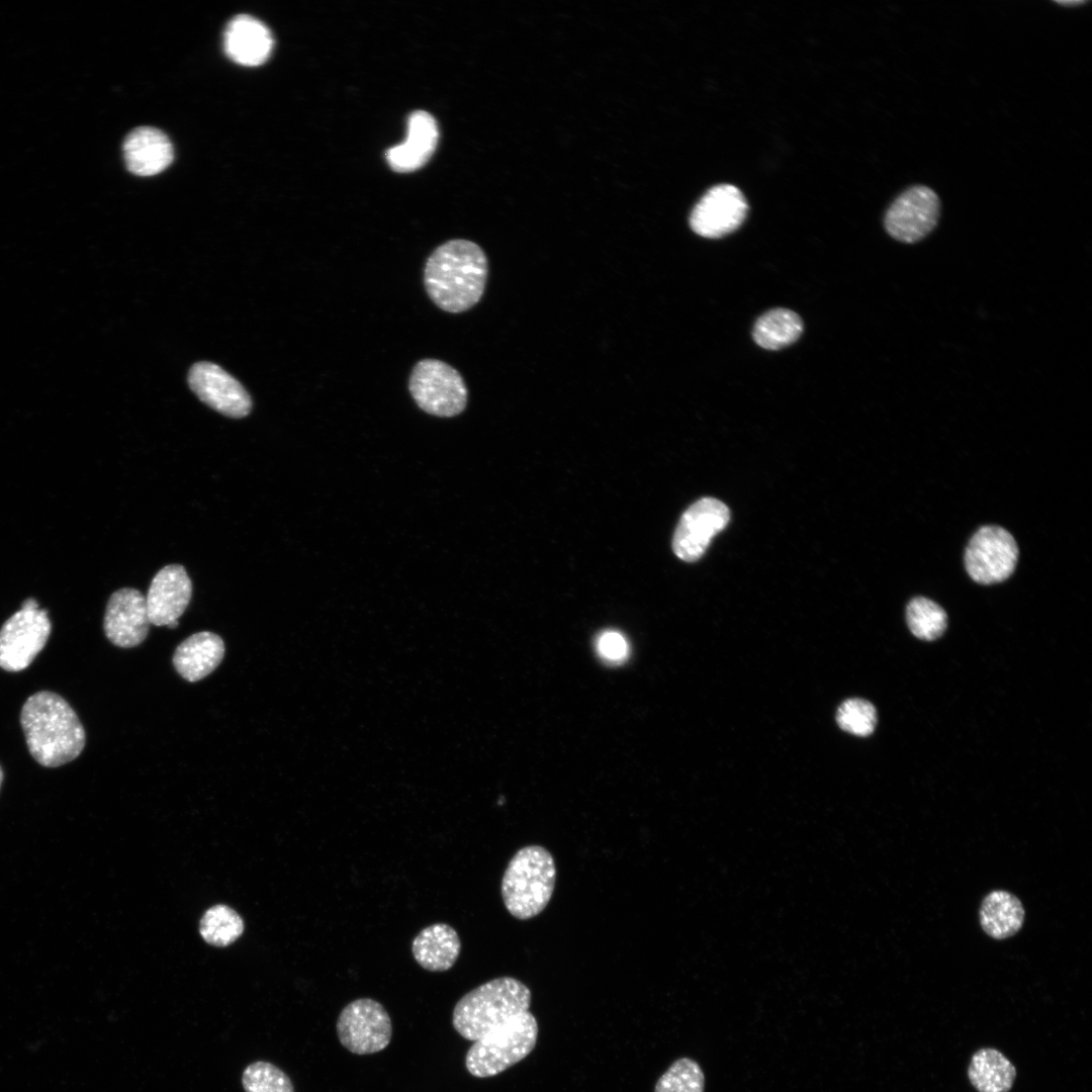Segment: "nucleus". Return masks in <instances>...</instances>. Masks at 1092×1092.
<instances>
[{
    "label": "nucleus",
    "instance_id": "nucleus-1",
    "mask_svg": "<svg viewBox=\"0 0 1092 1092\" xmlns=\"http://www.w3.org/2000/svg\"><path fill=\"white\" fill-rule=\"evenodd\" d=\"M487 278V259L475 243L456 239L438 246L424 268V285L442 310L459 313L481 298Z\"/></svg>",
    "mask_w": 1092,
    "mask_h": 1092
},
{
    "label": "nucleus",
    "instance_id": "nucleus-2",
    "mask_svg": "<svg viewBox=\"0 0 1092 1092\" xmlns=\"http://www.w3.org/2000/svg\"><path fill=\"white\" fill-rule=\"evenodd\" d=\"M20 724L29 753L42 766L66 764L84 749L83 725L68 702L54 692L29 696L21 709Z\"/></svg>",
    "mask_w": 1092,
    "mask_h": 1092
},
{
    "label": "nucleus",
    "instance_id": "nucleus-3",
    "mask_svg": "<svg viewBox=\"0 0 1092 1092\" xmlns=\"http://www.w3.org/2000/svg\"><path fill=\"white\" fill-rule=\"evenodd\" d=\"M532 994L518 979L498 977L462 996L452 1013L454 1029L476 1041L513 1017L529 1011Z\"/></svg>",
    "mask_w": 1092,
    "mask_h": 1092
},
{
    "label": "nucleus",
    "instance_id": "nucleus-4",
    "mask_svg": "<svg viewBox=\"0 0 1092 1092\" xmlns=\"http://www.w3.org/2000/svg\"><path fill=\"white\" fill-rule=\"evenodd\" d=\"M556 882L552 854L543 846L520 848L511 858L502 880L507 910L520 920L540 914L549 903Z\"/></svg>",
    "mask_w": 1092,
    "mask_h": 1092
},
{
    "label": "nucleus",
    "instance_id": "nucleus-5",
    "mask_svg": "<svg viewBox=\"0 0 1092 1092\" xmlns=\"http://www.w3.org/2000/svg\"><path fill=\"white\" fill-rule=\"evenodd\" d=\"M537 1037L535 1016L523 1012L474 1041L465 1057L466 1069L477 1078L496 1076L526 1058Z\"/></svg>",
    "mask_w": 1092,
    "mask_h": 1092
},
{
    "label": "nucleus",
    "instance_id": "nucleus-6",
    "mask_svg": "<svg viewBox=\"0 0 1092 1092\" xmlns=\"http://www.w3.org/2000/svg\"><path fill=\"white\" fill-rule=\"evenodd\" d=\"M408 390L421 410L437 417L457 416L467 404L468 392L462 376L438 359L425 358L414 366Z\"/></svg>",
    "mask_w": 1092,
    "mask_h": 1092
},
{
    "label": "nucleus",
    "instance_id": "nucleus-7",
    "mask_svg": "<svg viewBox=\"0 0 1092 1092\" xmlns=\"http://www.w3.org/2000/svg\"><path fill=\"white\" fill-rule=\"evenodd\" d=\"M51 628L48 611L34 599H26L0 629V667L15 672L29 666L44 647Z\"/></svg>",
    "mask_w": 1092,
    "mask_h": 1092
},
{
    "label": "nucleus",
    "instance_id": "nucleus-8",
    "mask_svg": "<svg viewBox=\"0 0 1092 1092\" xmlns=\"http://www.w3.org/2000/svg\"><path fill=\"white\" fill-rule=\"evenodd\" d=\"M1019 550L1014 537L999 526H984L970 539L964 556L970 577L981 584L1006 580L1013 573Z\"/></svg>",
    "mask_w": 1092,
    "mask_h": 1092
},
{
    "label": "nucleus",
    "instance_id": "nucleus-9",
    "mask_svg": "<svg viewBox=\"0 0 1092 1092\" xmlns=\"http://www.w3.org/2000/svg\"><path fill=\"white\" fill-rule=\"evenodd\" d=\"M340 1043L352 1054L371 1055L383 1051L392 1036L391 1019L381 1003L359 998L348 1003L337 1020Z\"/></svg>",
    "mask_w": 1092,
    "mask_h": 1092
},
{
    "label": "nucleus",
    "instance_id": "nucleus-10",
    "mask_svg": "<svg viewBox=\"0 0 1092 1092\" xmlns=\"http://www.w3.org/2000/svg\"><path fill=\"white\" fill-rule=\"evenodd\" d=\"M940 201L936 192L925 185L904 190L886 211L884 225L895 240L913 244L924 239L936 226Z\"/></svg>",
    "mask_w": 1092,
    "mask_h": 1092
},
{
    "label": "nucleus",
    "instance_id": "nucleus-11",
    "mask_svg": "<svg viewBox=\"0 0 1092 1092\" xmlns=\"http://www.w3.org/2000/svg\"><path fill=\"white\" fill-rule=\"evenodd\" d=\"M729 519V509L721 500L714 497L697 500L680 517L672 539L673 552L684 561L698 560Z\"/></svg>",
    "mask_w": 1092,
    "mask_h": 1092
},
{
    "label": "nucleus",
    "instance_id": "nucleus-12",
    "mask_svg": "<svg viewBox=\"0 0 1092 1092\" xmlns=\"http://www.w3.org/2000/svg\"><path fill=\"white\" fill-rule=\"evenodd\" d=\"M748 210L742 192L730 184L709 189L690 215L692 230L708 239H718L738 229Z\"/></svg>",
    "mask_w": 1092,
    "mask_h": 1092
},
{
    "label": "nucleus",
    "instance_id": "nucleus-13",
    "mask_svg": "<svg viewBox=\"0 0 1092 1092\" xmlns=\"http://www.w3.org/2000/svg\"><path fill=\"white\" fill-rule=\"evenodd\" d=\"M188 383L201 401L221 415L241 419L251 411L252 400L243 385L213 363L194 364L188 374Z\"/></svg>",
    "mask_w": 1092,
    "mask_h": 1092
},
{
    "label": "nucleus",
    "instance_id": "nucleus-14",
    "mask_svg": "<svg viewBox=\"0 0 1092 1092\" xmlns=\"http://www.w3.org/2000/svg\"><path fill=\"white\" fill-rule=\"evenodd\" d=\"M144 595L132 587L114 592L106 605L103 628L108 640L122 648L141 644L150 630Z\"/></svg>",
    "mask_w": 1092,
    "mask_h": 1092
},
{
    "label": "nucleus",
    "instance_id": "nucleus-15",
    "mask_svg": "<svg viewBox=\"0 0 1092 1092\" xmlns=\"http://www.w3.org/2000/svg\"><path fill=\"white\" fill-rule=\"evenodd\" d=\"M192 596V583L185 568L170 564L160 569L152 579L146 603L151 624L168 626L178 621Z\"/></svg>",
    "mask_w": 1092,
    "mask_h": 1092
},
{
    "label": "nucleus",
    "instance_id": "nucleus-16",
    "mask_svg": "<svg viewBox=\"0 0 1092 1092\" xmlns=\"http://www.w3.org/2000/svg\"><path fill=\"white\" fill-rule=\"evenodd\" d=\"M123 158L129 172L138 176H153L164 171L173 161L174 152L168 136L158 128L141 126L131 130L123 142Z\"/></svg>",
    "mask_w": 1092,
    "mask_h": 1092
},
{
    "label": "nucleus",
    "instance_id": "nucleus-17",
    "mask_svg": "<svg viewBox=\"0 0 1092 1092\" xmlns=\"http://www.w3.org/2000/svg\"><path fill=\"white\" fill-rule=\"evenodd\" d=\"M223 47L225 54L234 62L244 66H258L269 58L273 37L260 20L241 14L228 23Z\"/></svg>",
    "mask_w": 1092,
    "mask_h": 1092
},
{
    "label": "nucleus",
    "instance_id": "nucleus-18",
    "mask_svg": "<svg viewBox=\"0 0 1092 1092\" xmlns=\"http://www.w3.org/2000/svg\"><path fill=\"white\" fill-rule=\"evenodd\" d=\"M437 143L438 126L434 117L426 111H415L407 120L405 141L387 151L388 164L396 172L415 171L428 162Z\"/></svg>",
    "mask_w": 1092,
    "mask_h": 1092
},
{
    "label": "nucleus",
    "instance_id": "nucleus-19",
    "mask_svg": "<svg viewBox=\"0 0 1092 1092\" xmlns=\"http://www.w3.org/2000/svg\"><path fill=\"white\" fill-rule=\"evenodd\" d=\"M224 643L215 633L201 631L182 641L173 655L177 672L194 682L210 674L221 662Z\"/></svg>",
    "mask_w": 1092,
    "mask_h": 1092
},
{
    "label": "nucleus",
    "instance_id": "nucleus-20",
    "mask_svg": "<svg viewBox=\"0 0 1092 1092\" xmlns=\"http://www.w3.org/2000/svg\"><path fill=\"white\" fill-rule=\"evenodd\" d=\"M461 950L457 931L446 923H435L423 928L412 942V952L417 963L430 972L451 969Z\"/></svg>",
    "mask_w": 1092,
    "mask_h": 1092
},
{
    "label": "nucleus",
    "instance_id": "nucleus-21",
    "mask_svg": "<svg viewBox=\"0 0 1092 1092\" xmlns=\"http://www.w3.org/2000/svg\"><path fill=\"white\" fill-rule=\"evenodd\" d=\"M1025 911L1020 900L1005 890L990 892L982 901L979 919L984 932L994 939H1006L1016 934L1024 922Z\"/></svg>",
    "mask_w": 1092,
    "mask_h": 1092
},
{
    "label": "nucleus",
    "instance_id": "nucleus-22",
    "mask_svg": "<svg viewBox=\"0 0 1092 1092\" xmlns=\"http://www.w3.org/2000/svg\"><path fill=\"white\" fill-rule=\"evenodd\" d=\"M968 1076L978 1092H1008L1015 1080L1016 1070L1001 1052L985 1048L973 1055Z\"/></svg>",
    "mask_w": 1092,
    "mask_h": 1092
},
{
    "label": "nucleus",
    "instance_id": "nucleus-23",
    "mask_svg": "<svg viewBox=\"0 0 1092 1092\" xmlns=\"http://www.w3.org/2000/svg\"><path fill=\"white\" fill-rule=\"evenodd\" d=\"M800 316L787 308H775L763 313L753 328V339L763 349L779 350L794 343L802 334Z\"/></svg>",
    "mask_w": 1092,
    "mask_h": 1092
},
{
    "label": "nucleus",
    "instance_id": "nucleus-24",
    "mask_svg": "<svg viewBox=\"0 0 1092 1092\" xmlns=\"http://www.w3.org/2000/svg\"><path fill=\"white\" fill-rule=\"evenodd\" d=\"M906 621L915 637L930 641L943 634L947 625V616L945 611L932 600L916 597L907 605Z\"/></svg>",
    "mask_w": 1092,
    "mask_h": 1092
},
{
    "label": "nucleus",
    "instance_id": "nucleus-25",
    "mask_svg": "<svg viewBox=\"0 0 1092 1092\" xmlns=\"http://www.w3.org/2000/svg\"><path fill=\"white\" fill-rule=\"evenodd\" d=\"M244 923L240 915L225 905L209 908L200 921V934L209 944L226 946L241 936Z\"/></svg>",
    "mask_w": 1092,
    "mask_h": 1092
},
{
    "label": "nucleus",
    "instance_id": "nucleus-26",
    "mask_svg": "<svg viewBox=\"0 0 1092 1092\" xmlns=\"http://www.w3.org/2000/svg\"><path fill=\"white\" fill-rule=\"evenodd\" d=\"M705 1077L700 1065L690 1059L674 1061L657 1080L654 1092H704Z\"/></svg>",
    "mask_w": 1092,
    "mask_h": 1092
},
{
    "label": "nucleus",
    "instance_id": "nucleus-27",
    "mask_svg": "<svg viewBox=\"0 0 1092 1092\" xmlns=\"http://www.w3.org/2000/svg\"><path fill=\"white\" fill-rule=\"evenodd\" d=\"M246 1092H294L289 1077L275 1065L257 1061L250 1064L242 1076Z\"/></svg>",
    "mask_w": 1092,
    "mask_h": 1092
},
{
    "label": "nucleus",
    "instance_id": "nucleus-28",
    "mask_svg": "<svg viewBox=\"0 0 1092 1092\" xmlns=\"http://www.w3.org/2000/svg\"><path fill=\"white\" fill-rule=\"evenodd\" d=\"M836 721L839 727L848 733L868 736L875 730L877 712L869 701L857 698L848 699L839 706Z\"/></svg>",
    "mask_w": 1092,
    "mask_h": 1092
},
{
    "label": "nucleus",
    "instance_id": "nucleus-29",
    "mask_svg": "<svg viewBox=\"0 0 1092 1092\" xmlns=\"http://www.w3.org/2000/svg\"><path fill=\"white\" fill-rule=\"evenodd\" d=\"M599 655L611 663L623 662L629 654V644L625 637L617 631H605L597 639Z\"/></svg>",
    "mask_w": 1092,
    "mask_h": 1092
},
{
    "label": "nucleus",
    "instance_id": "nucleus-30",
    "mask_svg": "<svg viewBox=\"0 0 1092 1092\" xmlns=\"http://www.w3.org/2000/svg\"><path fill=\"white\" fill-rule=\"evenodd\" d=\"M1056 2L1061 4V5H1064V6H1075V5L1077 6V5H1081V4L1085 3V1H1056Z\"/></svg>",
    "mask_w": 1092,
    "mask_h": 1092
},
{
    "label": "nucleus",
    "instance_id": "nucleus-31",
    "mask_svg": "<svg viewBox=\"0 0 1092 1092\" xmlns=\"http://www.w3.org/2000/svg\"><path fill=\"white\" fill-rule=\"evenodd\" d=\"M2 781H3V770H2V768L0 766V788H1Z\"/></svg>",
    "mask_w": 1092,
    "mask_h": 1092
}]
</instances>
